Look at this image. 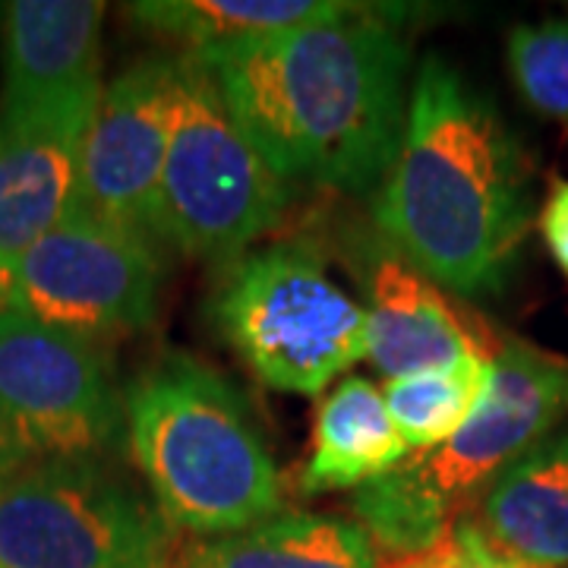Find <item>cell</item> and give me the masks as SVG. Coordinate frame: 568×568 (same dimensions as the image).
I'll use <instances>...</instances> for the list:
<instances>
[{"label": "cell", "mask_w": 568, "mask_h": 568, "mask_svg": "<svg viewBox=\"0 0 568 568\" xmlns=\"http://www.w3.org/2000/svg\"><path fill=\"white\" fill-rule=\"evenodd\" d=\"M568 414V357L511 338L493 357V379L474 417L436 452L407 458L410 474L455 515L511 462L544 443Z\"/></svg>", "instance_id": "obj_10"}, {"label": "cell", "mask_w": 568, "mask_h": 568, "mask_svg": "<svg viewBox=\"0 0 568 568\" xmlns=\"http://www.w3.org/2000/svg\"><path fill=\"white\" fill-rule=\"evenodd\" d=\"M130 458L171 530L224 537L282 511V477L246 398L215 366L171 351L123 395Z\"/></svg>", "instance_id": "obj_3"}, {"label": "cell", "mask_w": 568, "mask_h": 568, "mask_svg": "<svg viewBox=\"0 0 568 568\" xmlns=\"http://www.w3.org/2000/svg\"><path fill=\"white\" fill-rule=\"evenodd\" d=\"M99 99L0 108V310L13 263L80 212L82 140Z\"/></svg>", "instance_id": "obj_11"}, {"label": "cell", "mask_w": 568, "mask_h": 568, "mask_svg": "<svg viewBox=\"0 0 568 568\" xmlns=\"http://www.w3.org/2000/svg\"><path fill=\"white\" fill-rule=\"evenodd\" d=\"M174 58L140 61L102 89L82 140L80 212L162 244Z\"/></svg>", "instance_id": "obj_9"}, {"label": "cell", "mask_w": 568, "mask_h": 568, "mask_svg": "<svg viewBox=\"0 0 568 568\" xmlns=\"http://www.w3.org/2000/svg\"><path fill=\"white\" fill-rule=\"evenodd\" d=\"M351 7L354 3L335 0H149L130 3V20L145 32L183 44V54H200L231 41L335 20Z\"/></svg>", "instance_id": "obj_17"}, {"label": "cell", "mask_w": 568, "mask_h": 568, "mask_svg": "<svg viewBox=\"0 0 568 568\" xmlns=\"http://www.w3.org/2000/svg\"><path fill=\"white\" fill-rule=\"evenodd\" d=\"M0 568H174V530L99 458L36 462L0 487Z\"/></svg>", "instance_id": "obj_6"}, {"label": "cell", "mask_w": 568, "mask_h": 568, "mask_svg": "<svg viewBox=\"0 0 568 568\" xmlns=\"http://www.w3.org/2000/svg\"><path fill=\"white\" fill-rule=\"evenodd\" d=\"M351 515L386 562L433 549L455 521V515L410 474L407 462L354 489Z\"/></svg>", "instance_id": "obj_19"}, {"label": "cell", "mask_w": 568, "mask_h": 568, "mask_svg": "<svg viewBox=\"0 0 568 568\" xmlns=\"http://www.w3.org/2000/svg\"><path fill=\"white\" fill-rule=\"evenodd\" d=\"M174 568H383V556L354 521L278 511L253 528L186 547Z\"/></svg>", "instance_id": "obj_16"}, {"label": "cell", "mask_w": 568, "mask_h": 568, "mask_svg": "<svg viewBox=\"0 0 568 568\" xmlns=\"http://www.w3.org/2000/svg\"><path fill=\"white\" fill-rule=\"evenodd\" d=\"M383 568H537L493 544L480 521L455 518L446 537L420 556L402 562H383Z\"/></svg>", "instance_id": "obj_21"}, {"label": "cell", "mask_w": 568, "mask_h": 568, "mask_svg": "<svg viewBox=\"0 0 568 568\" xmlns=\"http://www.w3.org/2000/svg\"><path fill=\"white\" fill-rule=\"evenodd\" d=\"M480 528L537 568H568V433L525 452L484 489Z\"/></svg>", "instance_id": "obj_14"}, {"label": "cell", "mask_w": 568, "mask_h": 568, "mask_svg": "<svg viewBox=\"0 0 568 568\" xmlns=\"http://www.w3.org/2000/svg\"><path fill=\"white\" fill-rule=\"evenodd\" d=\"M540 231H544L549 256L568 278V181L552 183L547 205L540 212Z\"/></svg>", "instance_id": "obj_22"}, {"label": "cell", "mask_w": 568, "mask_h": 568, "mask_svg": "<svg viewBox=\"0 0 568 568\" xmlns=\"http://www.w3.org/2000/svg\"><path fill=\"white\" fill-rule=\"evenodd\" d=\"M407 458L410 448L392 424L383 388L364 376H347L316 410L301 493L320 496L335 489H357L392 474Z\"/></svg>", "instance_id": "obj_15"}, {"label": "cell", "mask_w": 568, "mask_h": 568, "mask_svg": "<svg viewBox=\"0 0 568 568\" xmlns=\"http://www.w3.org/2000/svg\"><path fill=\"white\" fill-rule=\"evenodd\" d=\"M265 164L294 183L379 186L407 121L410 48L373 7L193 54Z\"/></svg>", "instance_id": "obj_1"}, {"label": "cell", "mask_w": 568, "mask_h": 568, "mask_svg": "<svg viewBox=\"0 0 568 568\" xmlns=\"http://www.w3.org/2000/svg\"><path fill=\"white\" fill-rule=\"evenodd\" d=\"M347 244L354 278L364 291L366 357L383 376L402 379L487 354V345L455 313L439 284L379 231H354Z\"/></svg>", "instance_id": "obj_12"}, {"label": "cell", "mask_w": 568, "mask_h": 568, "mask_svg": "<svg viewBox=\"0 0 568 568\" xmlns=\"http://www.w3.org/2000/svg\"><path fill=\"white\" fill-rule=\"evenodd\" d=\"M493 357L470 354L455 364L388 379L383 395L392 424L417 455L443 448L462 433L487 395Z\"/></svg>", "instance_id": "obj_18"}, {"label": "cell", "mask_w": 568, "mask_h": 568, "mask_svg": "<svg viewBox=\"0 0 568 568\" xmlns=\"http://www.w3.org/2000/svg\"><path fill=\"white\" fill-rule=\"evenodd\" d=\"M104 3L95 0H17L3 17L0 108L102 95Z\"/></svg>", "instance_id": "obj_13"}, {"label": "cell", "mask_w": 568, "mask_h": 568, "mask_svg": "<svg viewBox=\"0 0 568 568\" xmlns=\"http://www.w3.org/2000/svg\"><path fill=\"white\" fill-rule=\"evenodd\" d=\"M291 183L241 133L212 73L174 58V102L162 178V244L227 263L282 222Z\"/></svg>", "instance_id": "obj_5"}, {"label": "cell", "mask_w": 568, "mask_h": 568, "mask_svg": "<svg viewBox=\"0 0 568 568\" xmlns=\"http://www.w3.org/2000/svg\"><path fill=\"white\" fill-rule=\"evenodd\" d=\"M530 164L487 95L429 54L410 85L398 155L373 222L426 278L499 294L530 227Z\"/></svg>", "instance_id": "obj_2"}, {"label": "cell", "mask_w": 568, "mask_h": 568, "mask_svg": "<svg viewBox=\"0 0 568 568\" xmlns=\"http://www.w3.org/2000/svg\"><path fill=\"white\" fill-rule=\"evenodd\" d=\"M209 320L260 383L287 395L316 398L366 357L364 306L297 241L222 263Z\"/></svg>", "instance_id": "obj_4"}, {"label": "cell", "mask_w": 568, "mask_h": 568, "mask_svg": "<svg viewBox=\"0 0 568 568\" xmlns=\"http://www.w3.org/2000/svg\"><path fill=\"white\" fill-rule=\"evenodd\" d=\"M10 465H13V458H10V452L0 443V487H3V480H7V474H10Z\"/></svg>", "instance_id": "obj_23"}, {"label": "cell", "mask_w": 568, "mask_h": 568, "mask_svg": "<svg viewBox=\"0 0 568 568\" xmlns=\"http://www.w3.org/2000/svg\"><path fill=\"white\" fill-rule=\"evenodd\" d=\"M121 426L123 398L102 342L0 310V443L13 462L99 458Z\"/></svg>", "instance_id": "obj_7"}, {"label": "cell", "mask_w": 568, "mask_h": 568, "mask_svg": "<svg viewBox=\"0 0 568 568\" xmlns=\"http://www.w3.org/2000/svg\"><path fill=\"white\" fill-rule=\"evenodd\" d=\"M508 70L521 99L537 114L568 123V20L511 29Z\"/></svg>", "instance_id": "obj_20"}, {"label": "cell", "mask_w": 568, "mask_h": 568, "mask_svg": "<svg viewBox=\"0 0 568 568\" xmlns=\"http://www.w3.org/2000/svg\"><path fill=\"white\" fill-rule=\"evenodd\" d=\"M159 246L73 212L29 246L3 282V306L89 342L133 335L159 313Z\"/></svg>", "instance_id": "obj_8"}]
</instances>
